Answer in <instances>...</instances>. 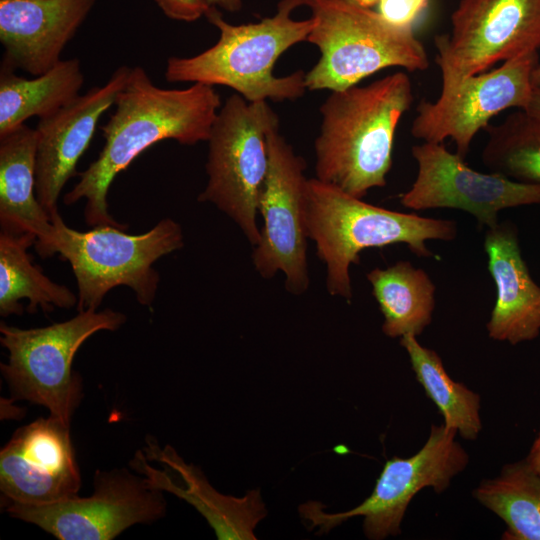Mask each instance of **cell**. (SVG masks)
<instances>
[{"label": "cell", "instance_id": "obj_1", "mask_svg": "<svg viewBox=\"0 0 540 540\" xmlns=\"http://www.w3.org/2000/svg\"><path fill=\"white\" fill-rule=\"evenodd\" d=\"M115 110L101 127L105 144L79 181L65 194L71 205L85 198L89 226L124 228L108 211L107 194L114 178L143 151L164 140L183 145L208 141L221 100L213 86L193 83L185 89L156 86L143 67L131 68L119 92Z\"/></svg>", "mask_w": 540, "mask_h": 540}, {"label": "cell", "instance_id": "obj_2", "mask_svg": "<svg viewBox=\"0 0 540 540\" xmlns=\"http://www.w3.org/2000/svg\"><path fill=\"white\" fill-rule=\"evenodd\" d=\"M412 102L411 80L403 71L331 91L320 107L315 177L362 199L372 188L384 187L396 129Z\"/></svg>", "mask_w": 540, "mask_h": 540}, {"label": "cell", "instance_id": "obj_3", "mask_svg": "<svg viewBox=\"0 0 540 540\" xmlns=\"http://www.w3.org/2000/svg\"><path fill=\"white\" fill-rule=\"evenodd\" d=\"M307 0H281L277 12L256 23L233 25L212 6L207 19L219 30L218 41L192 57L168 58L164 77L168 82L203 83L233 89L250 102L294 101L304 95L306 73L278 77L273 68L279 57L297 43L307 41L314 26L311 17L292 18Z\"/></svg>", "mask_w": 540, "mask_h": 540}, {"label": "cell", "instance_id": "obj_4", "mask_svg": "<svg viewBox=\"0 0 540 540\" xmlns=\"http://www.w3.org/2000/svg\"><path fill=\"white\" fill-rule=\"evenodd\" d=\"M305 223L326 266L327 291L347 301L353 296L350 267L363 250L405 244L418 257L438 259L427 241H453L458 234L455 220L379 207L316 177L307 180Z\"/></svg>", "mask_w": 540, "mask_h": 540}, {"label": "cell", "instance_id": "obj_5", "mask_svg": "<svg viewBox=\"0 0 540 540\" xmlns=\"http://www.w3.org/2000/svg\"><path fill=\"white\" fill-rule=\"evenodd\" d=\"M50 220L51 234L35 250L43 258L59 253L70 263L78 286V312L96 310L106 293L120 285L131 288L140 304L150 306L159 282L153 263L184 243L181 226L170 218L139 235L112 225L77 231L64 223L58 210Z\"/></svg>", "mask_w": 540, "mask_h": 540}, {"label": "cell", "instance_id": "obj_6", "mask_svg": "<svg viewBox=\"0 0 540 540\" xmlns=\"http://www.w3.org/2000/svg\"><path fill=\"white\" fill-rule=\"evenodd\" d=\"M314 26L307 42L320 58L305 75L307 90L337 91L380 70L424 71L427 51L414 28L396 25L356 0H307Z\"/></svg>", "mask_w": 540, "mask_h": 540}, {"label": "cell", "instance_id": "obj_7", "mask_svg": "<svg viewBox=\"0 0 540 540\" xmlns=\"http://www.w3.org/2000/svg\"><path fill=\"white\" fill-rule=\"evenodd\" d=\"M126 321L112 309L85 310L73 318L40 328L21 329L1 322V344L9 352L1 372L14 400L42 405L70 425L82 397L72 363L80 346L101 330L115 331Z\"/></svg>", "mask_w": 540, "mask_h": 540}, {"label": "cell", "instance_id": "obj_8", "mask_svg": "<svg viewBox=\"0 0 540 540\" xmlns=\"http://www.w3.org/2000/svg\"><path fill=\"white\" fill-rule=\"evenodd\" d=\"M279 117L267 101L250 102L238 93L219 109L208 139V182L198 201L229 216L255 247L259 196L269 167L267 137Z\"/></svg>", "mask_w": 540, "mask_h": 540}, {"label": "cell", "instance_id": "obj_9", "mask_svg": "<svg viewBox=\"0 0 540 540\" xmlns=\"http://www.w3.org/2000/svg\"><path fill=\"white\" fill-rule=\"evenodd\" d=\"M456 435L443 423L432 424L424 445L415 454L386 461L372 493L359 505L348 511L328 513L319 508V503L309 502L300 506V515L320 533L360 516L368 539L400 535L402 521L415 495L425 488H432L437 494L446 491L453 478L469 464V455Z\"/></svg>", "mask_w": 540, "mask_h": 540}, {"label": "cell", "instance_id": "obj_10", "mask_svg": "<svg viewBox=\"0 0 540 540\" xmlns=\"http://www.w3.org/2000/svg\"><path fill=\"white\" fill-rule=\"evenodd\" d=\"M451 31L437 35L442 89L540 48V0H461Z\"/></svg>", "mask_w": 540, "mask_h": 540}, {"label": "cell", "instance_id": "obj_11", "mask_svg": "<svg viewBox=\"0 0 540 540\" xmlns=\"http://www.w3.org/2000/svg\"><path fill=\"white\" fill-rule=\"evenodd\" d=\"M94 492L55 503L29 505L2 501L10 516L32 523L59 540H111L135 524L166 512L163 491L125 468L96 471Z\"/></svg>", "mask_w": 540, "mask_h": 540}, {"label": "cell", "instance_id": "obj_12", "mask_svg": "<svg viewBox=\"0 0 540 540\" xmlns=\"http://www.w3.org/2000/svg\"><path fill=\"white\" fill-rule=\"evenodd\" d=\"M269 167L259 196L263 219L260 240L253 247L255 270L265 279L285 276V288L302 295L310 285L305 223L306 162L279 133L267 137Z\"/></svg>", "mask_w": 540, "mask_h": 540}, {"label": "cell", "instance_id": "obj_13", "mask_svg": "<svg viewBox=\"0 0 540 540\" xmlns=\"http://www.w3.org/2000/svg\"><path fill=\"white\" fill-rule=\"evenodd\" d=\"M538 53H528L503 62L488 72L470 76L456 86L441 89L435 101L422 100L411 126L413 137L443 143L447 138L456 153L465 157L475 135L500 112L516 107L524 110L532 90V74Z\"/></svg>", "mask_w": 540, "mask_h": 540}, {"label": "cell", "instance_id": "obj_14", "mask_svg": "<svg viewBox=\"0 0 540 540\" xmlns=\"http://www.w3.org/2000/svg\"><path fill=\"white\" fill-rule=\"evenodd\" d=\"M417 176L400 203L415 211L450 208L475 217L480 228L499 223V212L540 204V184L512 180L498 173L470 168L443 143L423 142L411 148Z\"/></svg>", "mask_w": 540, "mask_h": 540}, {"label": "cell", "instance_id": "obj_15", "mask_svg": "<svg viewBox=\"0 0 540 540\" xmlns=\"http://www.w3.org/2000/svg\"><path fill=\"white\" fill-rule=\"evenodd\" d=\"M69 426L49 416L13 433L0 452L4 501L45 505L78 495L81 476Z\"/></svg>", "mask_w": 540, "mask_h": 540}, {"label": "cell", "instance_id": "obj_16", "mask_svg": "<svg viewBox=\"0 0 540 540\" xmlns=\"http://www.w3.org/2000/svg\"><path fill=\"white\" fill-rule=\"evenodd\" d=\"M131 68L118 67L104 85L89 89L56 113L39 119L35 129V192L49 215L58 210L57 201L64 185L78 174L77 163L88 148L100 117L114 105L126 85Z\"/></svg>", "mask_w": 540, "mask_h": 540}, {"label": "cell", "instance_id": "obj_17", "mask_svg": "<svg viewBox=\"0 0 540 540\" xmlns=\"http://www.w3.org/2000/svg\"><path fill=\"white\" fill-rule=\"evenodd\" d=\"M130 466L154 487L191 504L218 539H256L254 529L266 515L259 489L238 498L223 495L208 483L199 468L187 464L172 447H161L150 436L144 451L135 454Z\"/></svg>", "mask_w": 540, "mask_h": 540}, {"label": "cell", "instance_id": "obj_18", "mask_svg": "<svg viewBox=\"0 0 540 540\" xmlns=\"http://www.w3.org/2000/svg\"><path fill=\"white\" fill-rule=\"evenodd\" d=\"M95 0H0L2 63L39 76L53 68Z\"/></svg>", "mask_w": 540, "mask_h": 540}, {"label": "cell", "instance_id": "obj_19", "mask_svg": "<svg viewBox=\"0 0 540 540\" xmlns=\"http://www.w3.org/2000/svg\"><path fill=\"white\" fill-rule=\"evenodd\" d=\"M484 250L496 298L486 323L488 337L517 345L540 335V285L525 262L518 230L510 221L486 229Z\"/></svg>", "mask_w": 540, "mask_h": 540}, {"label": "cell", "instance_id": "obj_20", "mask_svg": "<svg viewBox=\"0 0 540 540\" xmlns=\"http://www.w3.org/2000/svg\"><path fill=\"white\" fill-rule=\"evenodd\" d=\"M36 149V130L26 124L0 136V224L1 231L34 235L39 245L52 223L36 197Z\"/></svg>", "mask_w": 540, "mask_h": 540}, {"label": "cell", "instance_id": "obj_21", "mask_svg": "<svg viewBox=\"0 0 540 540\" xmlns=\"http://www.w3.org/2000/svg\"><path fill=\"white\" fill-rule=\"evenodd\" d=\"M84 83L77 58L60 60L42 75L27 79L1 63L0 136L32 117L46 118L73 101Z\"/></svg>", "mask_w": 540, "mask_h": 540}, {"label": "cell", "instance_id": "obj_22", "mask_svg": "<svg viewBox=\"0 0 540 540\" xmlns=\"http://www.w3.org/2000/svg\"><path fill=\"white\" fill-rule=\"evenodd\" d=\"M366 278L383 315L382 332L387 337H418L432 323L436 286L424 269L401 260L370 270Z\"/></svg>", "mask_w": 540, "mask_h": 540}, {"label": "cell", "instance_id": "obj_23", "mask_svg": "<svg viewBox=\"0 0 540 540\" xmlns=\"http://www.w3.org/2000/svg\"><path fill=\"white\" fill-rule=\"evenodd\" d=\"M36 237L29 233L0 234V314H22L21 299H28L29 312L52 311L54 307L70 308L78 297L66 286L51 281L41 269L33 265L27 249Z\"/></svg>", "mask_w": 540, "mask_h": 540}, {"label": "cell", "instance_id": "obj_24", "mask_svg": "<svg viewBox=\"0 0 540 540\" xmlns=\"http://www.w3.org/2000/svg\"><path fill=\"white\" fill-rule=\"evenodd\" d=\"M473 498L506 525L504 540H540V474L524 459L483 479Z\"/></svg>", "mask_w": 540, "mask_h": 540}, {"label": "cell", "instance_id": "obj_25", "mask_svg": "<svg viewBox=\"0 0 540 540\" xmlns=\"http://www.w3.org/2000/svg\"><path fill=\"white\" fill-rule=\"evenodd\" d=\"M416 380L436 405L443 424L468 441H475L482 431L481 396L447 373L438 353L421 345L416 336L400 338Z\"/></svg>", "mask_w": 540, "mask_h": 540}, {"label": "cell", "instance_id": "obj_26", "mask_svg": "<svg viewBox=\"0 0 540 540\" xmlns=\"http://www.w3.org/2000/svg\"><path fill=\"white\" fill-rule=\"evenodd\" d=\"M484 130L488 138L482 162L490 172L540 184V120L521 110Z\"/></svg>", "mask_w": 540, "mask_h": 540}, {"label": "cell", "instance_id": "obj_27", "mask_svg": "<svg viewBox=\"0 0 540 540\" xmlns=\"http://www.w3.org/2000/svg\"><path fill=\"white\" fill-rule=\"evenodd\" d=\"M377 11L388 21L414 28L428 9L430 0H356Z\"/></svg>", "mask_w": 540, "mask_h": 540}, {"label": "cell", "instance_id": "obj_28", "mask_svg": "<svg viewBox=\"0 0 540 540\" xmlns=\"http://www.w3.org/2000/svg\"><path fill=\"white\" fill-rule=\"evenodd\" d=\"M161 11L170 19L194 22L206 16L211 9L207 0H154Z\"/></svg>", "mask_w": 540, "mask_h": 540}, {"label": "cell", "instance_id": "obj_29", "mask_svg": "<svg viewBox=\"0 0 540 540\" xmlns=\"http://www.w3.org/2000/svg\"><path fill=\"white\" fill-rule=\"evenodd\" d=\"M528 464L540 474V428L535 436V439L530 447V450L525 457Z\"/></svg>", "mask_w": 540, "mask_h": 540}, {"label": "cell", "instance_id": "obj_30", "mask_svg": "<svg viewBox=\"0 0 540 540\" xmlns=\"http://www.w3.org/2000/svg\"><path fill=\"white\" fill-rule=\"evenodd\" d=\"M523 111L540 120V86L533 87L530 100Z\"/></svg>", "mask_w": 540, "mask_h": 540}, {"label": "cell", "instance_id": "obj_31", "mask_svg": "<svg viewBox=\"0 0 540 540\" xmlns=\"http://www.w3.org/2000/svg\"><path fill=\"white\" fill-rule=\"evenodd\" d=\"M211 6L219 7L228 12H238L242 8L243 0H207Z\"/></svg>", "mask_w": 540, "mask_h": 540}, {"label": "cell", "instance_id": "obj_32", "mask_svg": "<svg viewBox=\"0 0 540 540\" xmlns=\"http://www.w3.org/2000/svg\"><path fill=\"white\" fill-rule=\"evenodd\" d=\"M533 86H540V64H538L532 74Z\"/></svg>", "mask_w": 540, "mask_h": 540}]
</instances>
